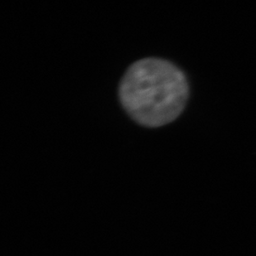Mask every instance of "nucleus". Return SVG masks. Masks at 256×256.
<instances>
[{"instance_id": "obj_1", "label": "nucleus", "mask_w": 256, "mask_h": 256, "mask_svg": "<svg viewBox=\"0 0 256 256\" xmlns=\"http://www.w3.org/2000/svg\"><path fill=\"white\" fill-rule=\"evenodd\" d=\"M118 97L137 123L156 128L175 120L186 106L188 82L170 60L148 58L137 60L121 79Z\"/></svg>"}]
</instances>
